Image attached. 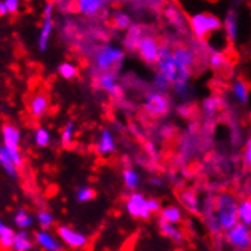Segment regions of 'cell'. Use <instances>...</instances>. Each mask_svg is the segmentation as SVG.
<instances>
[{
  "label": "cell",
  "mask_w": 251,
  "mask_h": 251,
  "mask_svg": "<svg viewBox=\"0 0 251 251\" xmlns=\"http://www.w3.org/2000/svg\"><path fill=\"white\" fill-rule=\"evenodd\" d=\"M238 201L231 194H219L215 200L213 209L207 215V224L212 231H228L231 230L236 224H239L238 218Z\"/></svg>",
  "instance_id": "cell-1"
},
{
  "label": "cell",
  "mask_w": 251,
  "mask_h": 251,
  "mask_svg": "<svg viewBox=\"0 0 251 251\" xmlns=\"http://www.w3.org/2000/svg\"><path fill=\"white\" fill-rule=\"evenodd\" d=\"M125 58V50L121 48L111 46V44H102L95 50L93 63L99 73L104 72H114L113 69L121 67Z\"/></svg>",
  "instance_id": "cell-2"
},
{
  "label": "cell",
  "mask_w": 251,
  "mask_h": 251,
  "mask_svg": "<svg viewBox=\"0 0 251 251\" xmlns=\"http://www.w3.org/2000/svg\"><path fill=\"white\" fill-rule=\"evenodd\" d=\"M223 26L224 25L221 23V20L210 12H197V14H192L189 19V27L192 34L200 40H204L212 32L219 31Z\"/></svg>",
  "instance_id": "cell-3"
},
{
  "label": "cell",
  "mask_w": 251,
  "mask_h": 251,
  "mask_svg": "<svg viewBox=\"0 0 251 251\" xmlns=\"http://www.w3.org/2000/svg\"><path fill=\"white\" fill-rule=\"evenodd\" d=\"M20 140H22V132L20 129L12 125L5 124L2 128V148L9 154L14 163L20 169L23 166V157L20 152Z\"/></svg>",
  "instance_id": "cell-4"
},
{
  "label": "cell",
  "mask_w": 251,
  "mask_h": 251,
  "mask_svg": "<svg viewBox=\"0 0 251 251\" xmlns=\"http://www.w3.org/2000/svg\"><path fill=\"white\" fill-rule=\"evenodd\" d=\"M157 72L166 76L168 81L174 85L180 78V67L172 56V49L168 46L160 48V55L157 60Z\"/></svg>",
  "instance_id": "cell-5"
},
{
  "label": "cell",
  "mask_w": 251,
  "mask_h": 251,
  "mask_svg": "<svg viewBox=\"0 0 251 251\" xmlns=\"http://www.w3.org/2000/svg\"><path fill=\"white\" fill-rule=\"evenodd\" d=\"M143 108L152 117H161L169 113V108H171L169 98L165 93H160V92L154 90L146 95L145 102H143Z\"/></svg>",
  "instance_id": "cell-6"
},
{
  "label": "cell",
  "mask_w": 251,
  "mask_h": 251,
  "mask_svg": "<svg viewBox=\"0 0 251 251\" xmlns=\"http://www.w3.org/2000/svg\"><path fill=\"white\" fill-rule=\"evenodd\" d=\"M226 239L234 250L247 251L251 248V230L250 227L239 223L226 233Z\"/></svg>",
  "instance_id": "cell-7"
},
{
  "label": "cell",
  "mask_w": 251,
  "mask_h": 251,
  "mask_svg": "<svg viewBox=\"0 0 251 251\" xmlns=\"http://www.w3.org/2000/svg\"><path fill=\"white\" fill-rule=\"evenodd\" d=\"M125 209L129 213V216L136 219H148L152 215L150 212V207H148V198L142 192H132V194H129L125 202Z\"/></svg>",
  "instance_id": "cell-8"
},
{
  "label": "cell",
  "mask_w": 251,
  "mask_h": 251,
  "mask_svg": "<svg viewBox=\"0 0 251 251\" xmlns=\"http://www.w3.org/2000/svg\"><path fill=\"white\" fill-rule=\"evenodd\" d=\"M56 236L60 238V241L66 247L73 248V250H81L88 244V238L84 233L76 231L75 228H72L69 226H60V227H58Z\"/></svg>",
  "instance_id": "cell-9"
},
{
  "label": "cell",
  "mask_w": 251,
  "mask_h": 251,
  "mask_svg": "<svg viewBox=\"0 0 251 251\" xmlns=\"http://www.w3.org/2000/svg\"><path fill=\"white\" fill-rule=\"evenodd\" d=\"M160 44L155 37L145 35L137 48V53L142 60L148 64H157L158 55H160Z\"/></svg>",
  "instance_id": "cell-10"
},
{
  "label": "cell",
  "mask_w": 251,
  "mask_h": 251,
  "mask_svg": "<svg viewBox=\"0 0 251 251\" xmlns=\"http://www.w3.org/2000/svg\"><path fill=\"white\" fill-rule=\"evenodd\" d=\"M96 84L100 90L107 92L113 98H121L122 96V87L117 82V73L116 72H104L98 73Z\"/></svg>",
  "instance_id": "cell-11"
},
{
  "label": "cell",
  "mask_w": 251,
  "mask_h": 251,
  "mask_svg": "<svg viewBox=\"0 0 251 251\" xmlns=\"http://www.w3.org/2000/svg\"><path fill=\"white\" fill-rule=\"evenodd\" d=\"M34 242L43 251H61L63 242L56 234L50 233L49 230H37L34 233Z\"/></svg>",
  "instance_id": "cell-12"
},
{
  "label": "cell",
  "mask_w": 251,
  "mask_h": 251,
  "mask_svg": "<svg viewBox=\"0 0 251 251\" xmlns=\"http://www.w3.org/2000/svg\"><path fill=\"white\" fill-rule=\"evenodd\" d=\"M49 107H50V102L46 93H35L27 102V111L32 117H35V119L44 117V114L49 111Z\"/></svg>",
  "instance_id": "cell-13"
},
{
  "label": "cell",
  "mask_w": 251,
  "mask_h": 251,
  "mask_svg": "<svg viewBox=\"0 0 251 251\" xmlns=\"http://www.w3.org/2000/svg\"><path fill=\"white\" fill-rule=\"evenodd\" d=\"M146 34L143 32V26L140 23H132L131 27L125 32L124 35V46L128 50H137L139 44L142 41V38Z\"/></svg>",
  "instance_id": "cell-14"
},
{
  "label": "cell",
  "mask_w": 251,
  "mask_h": 251,
  "mask_svg": "<svg viewBox=\"0 0 251 251\" xmlns=\"http://www.w3.org/2000/svg\"><path fill=\"white\" fill-rule=\"evenodd\" d=\"M172 56L180 69L192 70V67L195 64V53L192 52V49H189L186 46H178V48L172 49Z\"/></svg>",
  "instance_id": "cell-15"
},
{
  "label": "cell",
  "mask_w": 251,
  "mask_h": 251,
  "mask_svg": "<svg viewBox=\"0 0 251 251\" xmlns=\"http://www.w3.org/2000/svg\"><path fill=\"white\" fill-rule=\"evenodd\" d=\"M96 151L100 155H111L116 152V140L110 129H102L96 142Z\"/></svg>",
  "instance_id": "cell-16"
},
{
  "label": "cell",
  "mask_w": 251,
  "mask_h": 251,
  "mask_svg": "<svg viewBox=\"0 0 251 251\" xmlns=\"http://www.w3.org/2000/svg\"><path fill=\"white\" fill-rule=\"evenodd\" d=\"M224 31H226V37L230 43H236L239 35V17H238V12L234 9H230L226 14V19H224Z\"/></svg>",
  "instance_id": "cell-17"
},
{
  "label": "cell",
  "mask_w": 251,
  "mask_h": 251,
  "mask_svg": "<svg viewBox=\"0 0 251 251\" xmlns=\"http://www.w3.org/2000/svg\"><path fill=\"white\" fill-rule=\"evenodd\" d=\"M53 16H43V25L38 34V50L44 52L49 46V40L53 32Z\"/></svg>",
  "instance_id": "cell-18"
},
{
  "label": "cell",
  "mask_w": 251,
  "mask_h": 251,
  "mask_svg": "<svg viewBox=\"0 0 251 251\" xmlns=\"http://www.w3.org/2000/svg\"><path fill=\"white\" fill-rule=\"evenodd\" d=\"M178 198H180L181 205L189 213L198 215L201 212V202H200V198L197 195V192L189 190V189L181 190L180 194H178Z\"/></svg>",
  "instance_id": "cell-19"
},
{
  "label": "cell",
  "mask_w": 251,
  "mask_h": 251,
  "mask_svg": "<svg viewBox=\"0 0 251 251\" xmlns=\"http://www.w3.org/2000/svg\"><path fill=\"white\" fill-rule=\"evenodd\" d=\"M105 5H107V2H104V0H79V2H76L78 11L85 17L96 16L98 12L104 9Z\"/></svg>",
  "instance_id": "cell-20"
},
{
  "label": "cell",
  "mask_w": 251,
  "mask_h": 251,
  "mask_svg": "<svg viewBox=\"0 0 251 251\" xmlns=\"http://www.w3.org/2000/svg\"><path fill=\"white\" fill-rule=\"evenodd\" d=\"M224 105V100L221 99L219 96H209V98H205L202 100V104H201V108H202V113L204 116L207 117V119H212V117H215V114L221 110V107Z\"/></svg>",
  "instance_id": "cell-21"
},
{
  "label": "cell",
  "mask_w": 251,
  "mask_h": 251,
  "mask_svg": "<svg viewBox=\"0 0 251 251\" xmlns=\"http://www.w3.org/2000/svg\"><path fill=\"white\" fill-rule=\"evenodd\" d=\"M231 93L239 104H248L250 100V87L244 79H236L231 84Z\"/></svg>",
  "instance_id": "cell-22"
},
{
  "label": "cell",
  "mask_w": 251,
  "mask_h": 251,
  "mask_svg": "<svg viewBox=\"0 0 251 251\" xmlns=\"http://www.w3.org/2000/svg\"><path fill=\"white\" fill-rule=\"evenodd\" d=\"M160 219L165 221V223L178 226L183 221L181 209L176 207V205H166V207H163V209H161V212H160Z\"/></svg>",
  "instance_id": "cell-23"
},
{
  "label": "cell",
  "mask_w": 251,
  "mask_h": 251,
  "mask_svg": "<svg viewBox=\"0 0 251 251\" xmlns=\"http://www.w3.org/2000/svg\"><path fill=\"white\" fill-rule=\"evenodd\" d=\"M0 165H2L3 171L6 172L8 176H11V178H19L20 175V169L17 168V165L14 163L12 158L9 157V154L3 150V148H0Z\"/></svg>",
  "instance_id": "cell-24"
},
{
  "label": "cell",
  "mask_w": 251,
  "mask_h": 251,
  "mask_svg": "<svg viewBox=\"0 0 251 251\" xmlns=\"http://www.w3.org/2000/svg\"><path fill=\"white\" fill-rule=\"evenodd\" d=\"M34 241L26 230H19L16 234V241H14L12 250L14 251H31L34 247Z\"/></svg>",
  "instance_id": "cell-25"
},
{
  "label": "cell",
  "mask_w": 251,
  "mask_h": 251,
  "mask_svg": "<svg viewBox=\"0 0 251 251\" xmlns=\"http://www.w3.org/2000/svg\"><path fill=\"white\" fill-rule=\"evenodd\" d=\"M158 227L160 231L163 233V236H166L168 239H171L172 242H181L183 241V233L178 228V226H174L169 223H165V221H158Z\"/></svg>",
  "instance_id": "cell-26"
},
{
  "label": "cell",
  "mask_w": 251,
  "mask_h": 251,
  "mask_svg": "<svg viewBox=\"0 0 251 251\" xmlns=\"http://www.w3.org/2000/svg\"><path fill=\"white\" fill-rule=\"evenodd\" d=\"M14 224H16V227H19V230L27 231V228H31L34 224V216L26 209H19L16 215H14Z\"/></svg>",
  "instance_id": "cell-27"
},
{
  "label": "cell",
  "mask_w": 251,
  "mask_h": 251,
  "mask_svg": "<svg viewBox=\"0 0 251 251\" xmlns=\"http://www.w3.org/2000/svg\"><path fill=\"white\" fill-rule=\"evenodd\" d=\"M16 234H17V231H14L5 223H0V245H2V248L12 250L14 241H16Z\"/></svg>",
  "instance_id": "cell-28"
},
{
  "label": "cell",
  "mask_w": 251,
  "mask_h": 251,
  "mask_svg": "<svg viewBox=\"0 0 251 251\" xmlns=\"http://www.w3.org/2000/svg\"><path fill=\"white\" fill-rule=\"evenodd\" d=\"M238 218L239 223L251 227V198H245L238 204Z\"/></svg>",
  "instance_id": "cell-29"
},
{
  "label": "cell",
  "mask_w": 251,
  "mask_h": 251,
  "mask_svg": "<svg viewBox=\"0 0 251 251\" xmlns=\"http://www.w3.org/2000/svg\"><path fill=\"white\" fill-rule=\"evenodd\" d=\"M122 178H124V184L126 189L129 190H136L140 184V175L136 169L132 168H125L122 172Z\"/></svg>",
  "instance_id": "cell-30"
},
{
  "label": "cell",
  "mask_w": 251,
  "mask_h": 251,
  "mask_svg": "<svg viewBox=\"0 0 251 251\" xmlns=\"http://www.w3.org/2000/svg\"><path fill=\"white\" fill-rule=\"evenodd\" d=\"M209 64L213 70H226L230 66V61L226 53L219 50H213L209 56Z\"/></svg>",
  "instance_id": "cell-31"
},
{
  "label": "cell",
  "mask_w": 251,
  "mask_h": 251,
  "mask_svg": "<svg viewBox=\"0 0 251 251\" xmlns=\"http://www.w3.org/2000/svg\"><path fill=\"white\" fill-rule=\"evenodd\" d=\"M113 23L114 26L119 29V31H128L132 25V20H131V16L126 14L125 11H116L113 14Z\"/></svg>",
  "instance_id": "cell-32"
},
{
  "label": "cell",
  "mask_w": 251,
  "mask_h": 251,
  "mask_svg": "<svg viewBox=\"0 0 251 251\" xmlns=\"http://www.w3.org/2000/svg\"><path fill=\"white\" fill-rule=\"evenodd\" d=\"M78 66L75 63H72V61H64L61 63L60 66H58V75H60L61 78L64 79H73V78H76L78 76Z\"/></svg>",
  "instance_id": "cell-33"
},
{
  "label": "cell",
  "mask_w": 251,
  "mask_h": 251,
  "mask_svg": "<svg viewBox=\"0 0 251 251\" xmlns=\"http://www.w3.org/2000/svg\"><path fill=\"white\" fill-rule=\"evenodd\" d=\"M52 142V134L48 128L44 126H38L34 132V143L38 148H46L49 143Z\"/></svg>",
  "instance_id": "cell-34"
},
{
  "label": "cell",
  "mask_w": 251,
  "mask_h": 251,
  "mask_svg": "<svg viewBox=\"0 0 251 251\" xmlns=\"http://www.w3.org/2000/svg\"><path fill=\"white\" fill-rule=\"evenodd\" d=\"M35 221L37 224L41 227V230H49L53 224H55V216L49 212V210H38L35 215Z\"/></svg>",
  "instance_id": "cell-35"
},
{
  "label": "cell",
  "mask_w": 251,
  "mask_h": 251,
  "mask_svg": "<svg viewBox=\"0 0 251 251\" xmlns=\"http://www.w3.org/2000/svg\"><path fill=\"white\" fill-rule=\"evenodd\" d=\"M75 132H76V124H75V121H67L66 125L61 129V143L64 146H69L73 142Z\"/></svg>",
  "instance_id": "cell-36"
},
{
  "label": "cell",
  "mask_w": 251,
  "mask_h": 251,
  "mask_svg": "<svg viewBox=\"0 0 251 251\" xmlns=\"http://www.w3.org/2000/svg\"><path fill=\"white\" fill-rule=\"evenodd\" d=\"M96 197V190L90 186H79L76 189V201L78 202H88Z\"/></svg>",
  "instance_id": "cell-37"
},
{
  "label": "cell",
  "mask_w": 251,
  "mask_h": 251,
  "mask_svg": "<svg viewBox=\"0 0 251 251\" xmlns=\"http://www.w3.org/2000/svg\"><path fill=\"white\" fill-rule=\"evenodd\" d=\"M169 85H172L166 76L161 75L160 72L155 73V76H154V87H155V92H160V93H166L168 92V88Z\"/></svg>",
  "instance_id": "cell-38"
},
{
  "label": "cell",
  "mask_w": 251,
  "mask_h": 251,
  "mask_svg": "<svg viewBox=\"0 0 251 251\" xmlns=\"http://www.w3.org/2000/svg\"><path fill=\"white\" fill-rule=\"evenodd\" d=\"M172 87H174L175 93L181 98H186L189 95V81H176Z\"/></svg>",
  "instance_id": "cell-39"
},
{
  "label": "cell",
  "mask_w": 251,
  "mask_h": 251,
  "mask_svg": "<svg viewBox=\"0 0 251 251\" xmlns=\"http://www.w3.org/2000/svg\"><path fill=\"white\" fill-rule=\"evenodd\" d=\"M244 161L247 168L251 171V139H248V142L245 143V148H244Z\"/></svg>",
  "instance_id": "cell-40"
},
{
  "label": "cell",
  "mask_w": 251,
  "mask_h": 251,
  "mask_svg": "<svg viewBox=\"0 0 251 251\" xmlns=\"http://www.w3.org/2000/svg\"><path fill=\"white\" fill-rule=\"evenodd\" d=\"M192 111H194V108H192V105H189V104H183V105H178V107H176V113H178L181 117H184V119L190 117Z\"/></svg>",
  "instance_id": "cell-41"
},
{
  "label": "cell",
  "mask_w": 251,
  "mask_h": 251,
  "mask_svg": "<svg viewBox=\"0 0 251 251\" xmlns=\"http://www.w3.org/2000/svg\"><path fill=\"white\" fill-rule=\"evenodd\" d=\"M148 207H150V212H151V213L161 212L160 201H158V200H155V198H148Z\"/></svg>",
  "instance_id": "cell-42"
},
{
  "label": "cell",
  "mask_w": 251,
  "mask_h": 251,
  "mask_svg": "<svg viewBox=\"0 0 251 251\" xmlns=\"http://www.w3.org/2000/svg\"><path fill=\"white\" fill-rule=\"evenodd\" d=\"M5 3H6V8L9 11V14H16L19 11V0H5Z\"/></svg>",
  "instance_id": "cell-43"
},
{
  "label": "cell",
  "mask_w": 251,
  "mask_h": 251,
  "mask_svg": "<svg viewBox=\"0 0 251 251\" xmlns=\"http://www.w3.org/2000/svg\"><path fill=\"white\" fill-rule=\"evenodd\" d=\"M43 16H53V3L48 2L44 5V11H43Z\"/></svg>",
  "instance_id": "cell-44"
},
{
  "label": "cell",
  "mask_w": 251,
  "mask_h": 251,
  "mask_svg": "<svg viewBox=\"0 0 251 251\" xmlns=\"http://www.w3.org/2000/svg\"><path fill=\"white\" fill-rule=\"evenodd\" d=\"M145 150H146V152H150L151 155L155 154V146H154L152 142H146V143H145Z\"/></svg>",
  "instance_id": "cell-45"
},
{
  "label": "cell",
  "mask_w": 251,
  "mask_h": 251,
  "mask_svg": "<svg viewBox=\"0 0 251 251\" xmlns=\"http://www.w3.org/2000/svg\"><path fill=\"white\" fill-rule=\"evenodd\" d=\"M6 14H9V11H8V8H6V3H5V0H2V2H0V16H2V17H5Z\"/></svg>",
  "instance_id": "cell-46"
},
{
  "label": "cell",
  "mask_w": 251,
  "mask_h": 251,
  "mask_svg": "<svg viewBox=\"0 0 251 251\" xmlns=\"http://www.w3.org/2000/svg\"><path fill=\"white\" fill-rule=\"evenodd\" d=\"M151 183H152L154 186H157V187H161V186H163V181H161L160 178H152Z\"/></svg>",
  "instance_id": "cell-47"
}]
</instances>
